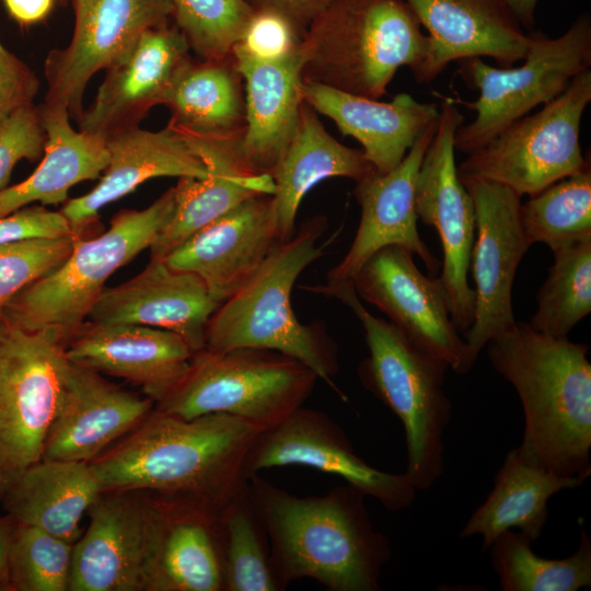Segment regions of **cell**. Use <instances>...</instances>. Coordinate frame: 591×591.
I'll return each mask as SVG.
<instances>
[{
    "mask_svg": "<svg viewBox=\"0 0 591 591\" xmlns=\"http://www.w3.org/2000/svg\"><path fill=\"white\" fill-rule=\"evenodd\" d=\"M16 525L9 514L0 517V588L4 581L9 549Z\"/></svg>",
    "mask_w": 591,
    "mask_h": 591,
    "instance_id": "obj_48",
    "label": "cell"
},
{
    "mask_svg": "<svg viewBox=\"0 0 591 591\" xmlns=\"http://www.w3.org/2000/svg\"><path fill=\"white\" fill-rule=\"evenodd\" d=\"M72 552L73 544L18 523L0 590L69 591Z\"/></svg>",
    "mask_w": 591,
    "mask_h": 591,
    "instance_id": "obj_39",
    "label": "cell"
},
{
    "mask_svg": "<svg viewBox=\"0 0 591 591\" xmlns=\"http://www.w3.org/2000/svg\"><path fill=\"white\" fill-rule=\"evenodd\" d=\"M520 218L530 245L551 250L591 237V169L567 176L521 204Z\"/></svg>",
    "mask_w": 591,
    "mask_h": 591,
    "instance_id": "obj_37",
    "label": "cell"
},
{
    "mask_svg": "<svg viewBox=\"0 0 591 591\" xmlns=\"http://www.w3.org/2000/svg\"><path fill=\"white\" fill-rule=\"evenodd\" d=\"M581 484L578 478L553 473L517 447L507 453L491 493L470 517L460 536L479 535L484 552L508 530H518L534 542L546 523L549 498Z\"/></svg>",
    "mask_w": 591,
    "mask_h": 591,
    "instance_id": "obj_33",
    "label": "cell"
},
{
    "mask_svg": "<svg viewBox=\"0 0 591 591\" xmlns=\"http://www.w3.org/2000/svg\"><path fill=\"white\" fill-rule=\"evenodd\" d=\"M281 243L270 195H256L200 229L163 260L197 275L220 303L236 293Z\"/></svg>",
    "mask_w": 591,
    "mask_h": 591,
    "instance_id": "obj_21",
    "label": "cell"
},
{
    "mask_svg": "<svg viewBox=\"0 0 591 591\" xmlns=\"http://www.w3.org/2000/svg\"><path fill=\"white\" fill-rule=\"evenodd\" d=\"M67 358L138 385L154 403L186 373L194 351L178 334L158 327L85 322L65 347Z\"/></svg>",
    "mask_w": 591,
    "mask_h": 591,
    "instance_id": "obj_25",
    "label": "cell"
},
{
    "mask_svg": "<svg viewBox=\"0 0 591 591\" xmlns=\"http://www.w3.org/2000/svg\"><path fill=\"white\" fill-rule=\"evenodd\" d=\"M46 132L39 108H20L0 125V190L8 187L13 169L21 160L42 158Z\"/></svg>",
    "mask_w": 591,
    "mask_h": 591,
    "instance_id": "obj_43",
    "label": "cell"
},
{
    "mask_svg": "<svg viewBox=\"0 0 591 591\" xmlns=\"http://www.w3.org/2000/svg\"><path fill=\"white\" fill-rule=\"evenodd\" d=\"M521 66L493 67L482 58L459 61L460 76L479 91L474 102H461L476 113L454 136V149L470 154L484 147L510 124L560 95L571 80L591 66V19L579 15L556 38L531 34Z\"/></svg>",
    "mask_w": 591,
    "mask_h": 591,
    "instance_id": "obj_9",
    "label": "cell"
},
{
    "mask_svg": "<svg viewBox=\"0 0 591 591\" xmlns=\"http://www.w3.org/2000/svg\"><path fill=\"white\" fill-rule=\"evenodd\" d=\"M429 46L404 0H333L304 32L301 76L380 100L401 67L417 74Z\"/></svg>",
    "mask_w": 591,
    "mask_h": 591,
    "instance_id": "obj_5",
    "label": "cell"
},
{
    "mask_svg": "<svg viewBox=\"0 0 591 591\" xmlns=\"http://www.w3.org/2000/svg\"><path fill=\"white\" fill-rule=\"evenodd\" d=\"M77 236L32 239L0 245V320L8 304L22 290L66 260Z\"/></svg>",
    "mask_w": 591,
    "mask_h": 591,
    "instance_id": "obj_41",
    "label": "cell"
},
{
    "mask_svg": "<svg viewBox=\"0 0 591 591\" xmlns=\"http://www.w3.org/2000/svg\"><path fill=\"white\" fill-rule=\"evenodd\" d=\"M162 105L169 125L195 136L230 137L245 127V91L234 56L193 59L179 71Z\"/></svg>",
    "mask_w": 591,
    "mask_h": 591,
    "instance_id": "obj_34",
    "label": "cell"
},
{
    "mask_svg": "<svg viewBox=\"0 0 591 591\" xmlns=\"http://www.w3.org/2000/svg\"><path fill=\"white\" fill-rule=\"evenodd\" d=\"M108 164L97 185L89 193L68 199L61 213L72 233L82 236L99 218V212L142 183L163 176L205 178L207 165L188 139L167 126L158 131L138 127L107 138Z\"/></svg>",
    "mask_w": 591,
    "mask_h": 591,
    "instance_id": "obj_24",
    "label": "cell"
},
{
    "mask_svg": "<svg viewBox=\"0 0 591 591\" xmlns=\"http://www.w3.org/2000/svg\"><path fill=\"white\" fill-rule=\"evenodd\" d=\"M437 120L421 131L397 166L385 174L372 172L356 182L354 194L361 216L354 241L340 263L328 271L326 282L306 289L331 297L338 289L352 286L355 276L369 258L391 245L406 248L417 255L431 274L437 271L439 263L417 229L415 204L418 170Z\"/></svg>",
    "mask_w": 591,
    "mask_h": 591,
    "instance_id": "obj_18",
    "label": "cell"
},
{
    "mask_svg": "<svg viewBox=\"0 0 591 591\" xmlns=\"http://www.w3.org/2000/svg\"><path fill=\"white\" fill-rule=\"evenodd\" d=\"M554 263L537 294V310L528 322L542 334L565 338L591 312V237L552 250Z\"/></svg>",
    "mask_w": 591,
    "mask_h": 591,
    "instance_id": "obj_36",
    "label": "cell"
},
{
    "mask_svg": "<svg viewBox=\"0 0 591 591\" xmlns=\"http://www.w3.org/2000/svg\"><path fill=\"white\" fill-rule=\"evenodd\" d=\"M327 229L324 217L306 220L293 236L277 244L257 271L209 320L205 348L228 351L262 348L290 356L332 387L338 371L336 344L321 324H302L291 306V291L300 274L320 258L326 244H318Z\"/></svg>",
    "mask_w": 591,
    "mask_h": 591,
    "instance_id": "obj_4",
    "label": "cell"
},
{
    "mask_svg": "<svg viewBox=\"0 0 591 591\" xmlns=\"http://www.w3.org/2000/svg\"><path fill=\"white\" fill-rule=\"evenodd\" d=\"M224 535L223 591H280L265 530L246 487L222 511Z\"/></svg>",
    "mask_w": 591,
    "mask_h": 591,
    "instance_id": "obj_38",
    "label": "cell"
},
{
    "mask_svg": "<svg viewBox=\"0 0 591 591\" xmlns=\"http://www.w3.org/2000/svg\"><path fill=\"white\" fill-rule=\"evenodd\" d=\"M427 32V58L414 76L434 80L452 61L491 57L499 67L523 60L532 43L505 0H404Z\"/></svg>",
    "mask_w": 591,
    "mask_h": 591,
    "instance_id": "obj_22",
    "label": "cell"
},
{
    "mask_svg": "<svg viewBox=\"0 0 591 591\" xmlns=\"http://www.w3.org/2000/svg\"><path fill=\"white\" fill-rule=\"evenodd\" d=\"M173 211L171 187L144 209L117 212L100 235L77 236L66 260L22 290L2 318L27 331H50L66 347L85 323L108 278L150 248Z\"/></svg>",
    "mask_w": 591,
    "mask_h": 591,
    "instance_id": "obj_7",
    "label": "cell"
},
{
    "mask_svg": "<svg viewBox=\"0 0 591 591\" xmlns=\"http://www.w3.org/2000/svg\"><path fill=\"white\" fill-rule=\"evenodd\" d=\"M485 347L494 369L520 397L524 413L520 452L557 475L583 483L591 474L589 346L517 321Z\"/></svg>",
    "mask_w": 591,
    "mask_h": 591,
    "instance_id": "obj_3",
    "label": "cell"
},
{
    "mask_svg": "<svg viewBox=\"0 0 591 591\" xmlns=\"http://www.w3.org/2000/svg\"><path fill=\"white\" fill-rule=\"evenodd\" d=\"M522 27L531 30L535 24L538 0H505Z\"/></svg>",
    "mask_w": 591,
    "mask_h": 591,
    "instance_id": "obj_49",
    "label": "cell"
},
{
    "mask_svg": "<svg viewBox=\"0 0 591 591\" xmlns=\"http://www.w3.org/2000/svg\"><path fill=\"white\" fill-rule=\"evenodd\" d=\"M372 172L362 149L337 141L303 101L294 134L271 175L275 190L270 197L280 242L293 236L299 206L317 183L335 176L357 182Z\"/></svg>",
    "mask_w": 591,
    "mask_h": 591,
    "instance_id": "obj_30",
    "label": "cell"
},
{
    "mask_svg": "<svg viewBox=\"0 0 591 591\" xmlns=\"http://www.w3.org/2000/svg\"><path fill=\"white\" fill-rule=\"evenodd\" d=\"M72 230L61 211L30 205L0 217V245L32 239L71 235Z\"/></svg>",
    "mask_w": 591,
    "mask_h": 591,
    "instance_id": "obj_44",
    "label": "cell"
},
{
    "mask_svg": "<svg viewBox=\"0 0 591 591\" xmlns=\"http://www.w3.org/2000/svg\"><path fill=\"white\" fill-rule=\"evenodd\" d=\"M317 380L305 364L275 350L204 348L155 409L186 419L225 414L266 431L303 406Z\"/></svg>",
    "mask_w": 591,
    "mask_h": 591,
    "instance_id": "obj_8",
    "label": "cell"
},
{
    "mask_svg": "<svg viewBox=\"0 0 591 591\" xmlns=\"http://www.w3.org/2000/svg\"><path fill=\"white\" fill-rule=\"evenodd\" d=\"M331 297L350 308L362 325L369 355L359 366L360 381L399 418L407 444L405 473L417 490H428L444 471L443 432L452 406L444 391L449 364L370 313L354 286Z\"/></svg>",
    "mask_w": 591,
    "mask_h": 591,
    "instance_id": "obj_6",
    "label": "cell"
},
{
    "mask_svg": "<svg viewBox=\"0 0 591 591\" xmlns=\"http://www.w3.org/2000/svg\"><path fill=\"white\" fill-rule=\"evenodd\" d=\"M253 9H270L277 11L289 20L304 35L310 23L321 13L333 0H245Z\"/></svg>",
    "mask_w": 591,
    "mask_h": 591,
    "instance_id": "obj_46",
    "label": "cell"
},
{
    "mask_svg": "<svg viewBox=\"0 0 591 591\" xmlns=\"http://www.w3.org/2000/svg\"><path fill=\"white\" fill-rule=\"evenodd\" d=\"M301 95L316 113L331 118L344 136L361 144L379 174L397 166L421 131L439 117L436 103H421L408 93L381 102L302 79Z\"/></svg>",
    "mask_w": 591,
    "mask_h": 591,
    "instance_id": "obj_27",
    "label": "cell"
},
{
    "mask_svg": "<svg viewBox=\"0 0 591 591\" xmlns=\"http://www.w3.org/2000/svg\"><path fill=\"white\" fill-rule=\"evenodd\" d=\"M464 116L452 99H444L433 137L424 154L416 179L418 219L439 234L443 263L440 279L451 317L460 333L474 321L475 292L468 283L471 255L476 234L475 206L457 175L454 136Z\"/></svg>",
    "mask_w": 591,
    "mask_h": 591,
    "instance_id": "obj_13",
    "label": "cell"
},
{
    "mask_svg": "<svg viewBox=\"0 0 591 591\" xmlns=\"http://www.w3.org/2000/svg\"><path fill=\"white\" fill-rule=\"evenodd\" d=\"M263 431L225 414L186 419L154 406L90 465L101 491L184 495L225 506L245 489V460Z\"/></svg>",
    "mask_w": 591,
    "mask_h": 591,
    "instance_id": "obj_2",
    "label": "cell"
},
{
    "mask_svg": "<svg viewBox=\"0 0 591 591\" xmlns=\"http://www.w3.org/2000/svg\"><path fill=\"white\" fill-rule=\"evenodd\" d=\"M73 544L69 591H151L163 499L140 490L101 491Z\"/></svg>",
    "mask_w": 591,
    "mask_h": 591,
    "instance_id": "obj_12",
    "label": "cell"
},
{
    "mask_svg": "<svg viewBox=\"0 0 591 591\" xmlns=\"http://www.w3.org/2000/svg\"><path fill=\"white\" fill-rule=\"evenodd\" d=\"M100 493L90 463L42 459L15 480L0 501L16 523L74 544L83 533L81 520Z\"/></svg>",
    "mask_w": 591,
    "mask_h": 591,
    "instance_id": "obj_32",
    "label": "cell"
},
{
    "mask_svg": "<svg viewBox=\"0 0 591 591\" xmlns=\"http://www.w3.org/2000/svg\"><path fill=\"white\" fill-rule=\"evenodd\" d=\"M38 108L46 132L42 160L27 178L0 190V217L34 202L65 204L72 186L101 177L108 164L105 139L76 130L65 107Z\"/></svg>",
    "mask_w": 591,
    "mask_h": 591,
    "instance_id": "obj_31",
    "label": "cell"
},
{
    "mask_svg": "<svg viewBox=\"0 0 591 591\" xmlns=\"http://www.w3.org/2000/svg\"><path fill=\"white\" fill-rule=\"evenodd\" d=\"M245 91L240 155L252 175H273L297 128L301 95V46L279 61L235 57Z\"/></svg>",
    "mask_w": 591,
    "mask_h": 591,
    "instance_id": "obj_29",
    "label": "cell"
},
{
    "mask_svg": "<svg viewBox=\"0 0 591 591\" xmlns=\"http://www.w3.org/2000/svg\"><path fill=\"white\" fill-rule=\"evenodd\" d=\"M154 406L150 397L68 359L43 459L90 463L138 427Z\"/></svg>",
    "mask_w": 591,
    "mask_h": 591,
    "instance_id": "obj_19",
    "label": "cell"
},
{
    "mask_svg": "<svg viewBox=\"0 0 591 591\" xmlns=\"http://www.w3.org/2000/svg\"><path fill=\"white\" fill-rule=\"evenodd\" d=\"M220 304L197 275L150 258L131 279L105 288L86 321L167 329L183 337L196 352L205 348L209 320Z\"/></svg>",
    "mask_w": 591,
    "mask_h": 591,
    "instance_id": "obj_23",
    "label": "cell"
},
{
    "mask_svg": "<svg viewBox=\"0 0 591 591\" xmlns=\"http://www.w3.org/2000/svg\"><path fill=\"white\" fill-rule=\"evenodd\" d=\"M10 15L20 23L31 24L43 20L54 0H3Z\"/></svg>",
    "mask_w": 591,
    "mask_h": 591,
    "instance_id": "obj_47",
    "label": "cell"
},
{
    "mask_svg": "<svg viewBox=\"0 0 591 591\" xmlns=\"http://www.w3.org/2000/svg\"><path fill=\"white\" fill-rule=\"evenodd\" d=\"M591 102V70L533 115L510 124L457 166L461 181L478 179L509 187L521 197L590 166L580 147V125Z\"/></svg>",
    "mask_w": 591,
    "mask_h": 591,
    "instance_id": "obj_10",
    "label": "cell"
},
{
    "mask_svg": "<svg viewBox=\"0 0 591 591\" xmlns=\"http://www.w3.org/2000/svg\"><path fill=\"white\" fill-rule=\"evenodd\" d=\"M39 90L35 73L0 43V125L22 107L33 105Z\"/></svg>",
    "mask_w": 591,
    "mask_h": 591,
    "instance_id": "obj_45",
    "label": "cell"
},
{
    "mask_svg": "<svg viewBox=\"0 0 591 591\" xmlns=\"http://www.w3.org/2000/svg\"><path fill=\"white\" fill-rule=\"evenodd\" d=\"M69 44L45 60L44 103L65 107L78 123L91 78L120 61L148 30L167 24L170 0H72Z\"/></svg>",
    "mask_w": 591,
    "mask_h": 591,
    "instance_id": "obj_15",
    "label": "cell"
},
{
    "mask_svg": "<svg viewBox=\"0 0 591 591\" xmlns=\"http://www.w3.org/2000/svg\"><path fill=\"white\" fill-rule=\"evenodd\" d=\"M291 465L336 475L390 511L408 508L417 491L405 472L372 467L333 419L303 406L258 436L246 456L244 474L247 479L263 470Z\"/></svg>",
    "mask_w": 591,
    "mask_h": 591,
    "instance_id": "obj_16",
    "label": "cell"
},
{
    "mask_svg": "<svg viewBox=\"0 0 591 591\" xmlns=\"http://www.w3.org/2000/svg\"><path fill=\"white\" fill-rule=\"evenodd\" d=\"M352 285L359 298L383 312L413 344L463 374L465 341L452 321L442 281L424 275L409 251L383 247L361 267Z\"/></svg>",
    "mask_w": 591,
    "mask_h": 591,
    "instance_id": "obj_17",
    "label": "cell"
},
{
    "mask_svg": "<svg viewBox=\"0 0 591 591\" xmlns=\"http://www.w3.org/2000/svg\"><path fill=\"white\" fill-rule=\"evenodd\" d=\"M246 490L282 590L300 579L329 591L380 590L392 549L372 524L364 494L346 484L321 496H298L259 474L247 478Z\"/></svg>",
    "mask_w": 591,
    "mask_h": 591,
    "instance_id": "obj_1",
    "label": "cell"
},
{
    "mask_svg": "<svg viewBox=\"0 0 591 591\" xmlns=\"http://www.w3.org/2000/svg\"><path fill=\"white\" fill-rule=\"evenodd\" d=\"M163 522L151 591H223L224 506L160 495Z\"/></svg>",
    "mask_w": 591,
    "mask_h": 591,
    "instance_id": "obj_28",
    "label": "cell"
},
{
    "mask_svg": "<svg viewBox=\"0 0 591 591\" xmlns=\"http://www.w3.org/2000/svg\"><path fill=\"white\" fill-rule=\"evenodd\" d=\"M67 363L55 333L0 320V500L43 459Z\"/></svg>",
    "mask_w": 591,
    "mask_h": 591,
    "instance_id": "obj_11",
    "label": "cell"
},
{
    "mask_svg": "<svg viewBox=\"0 0 591 591\" xmlns=\"http://www.w3.org/2000/svg\"><path fill=\"white\" fill-rule=\"evenodd\" d=\"M181 132L202 159L209 175L178 178L173 187V215L149 248L151 259H164L194 233L245 199L273 195L275 190L270 175H252L246 171L239 149L242 135L202 137Z\"/></svg>",
    "mask_w": 591,
    "mask_h": 591,
    "instance_id": "obj_26",
    "label": "cell"
},
{
    "mask_svg": "<svg viewBox=\"0 0 591 591\" xmlns=\"http://www.w3.org/2000/svg\"><path fill=\"white\" fill-rule=\"evenodd\" d=\"M192 60L190 47L169 24L144 32L132 49L106 70L93 103L83 109L79 129L107 139L138 127L162 104L179 71Z\"/></svg>",
    "mask_w": 591,
    "mask_h": 591,
    "instance_id": "obj_20",
    "label": "cell"
},
{
    "mask_svg": "<svg viewBox=\"0 0 591 591\" xmlns=\"http://www.w3.org/2000/svg\"><path fill=\"white\" fill-rule=\"evenodd\" d=\"M578 549L564 559L537 556L533 543L517 530L501 533L490 558L503 591H578L591 587V541L583 528Z\"/></svg>",
    "mask_w": 591,
    "mask_h": 591,
    "instance_id": "obj_35",
    "label": "cell"
},
{
    "mask_svg": "<svg viewBox=\"0 0 591 591\" xmlns=\"http://www.w3.org/2000/svg\"><path fill=\"white\" fill-rule=\"evenodd\" d=\"M170 1L174 25L199 59L230 56L253 13L245 0Z\"/></svg>",
    "mask_w": 591,
    "mask_h": 591,
    "instance_id": "obj_40",
    "label": "cell"
},
{
    "mask_svg": "<svg viewBox=\"0 0 591 591\" xmlns=\"http://www.w3.org/2000/svg\"><path fill=\"white\" fill-rule=\"evenodd\" d=\"M471 194L476 234L470 269L474 278V321L465 332L463 374L486 344L511 327L512 285L517 268L531 246L520 218L521 196L507 186L478 179L462 181Z\"/></svg>",
    "mask_w": 591,
    "mask_h": 591,
    "instance_id": "obj_14",
    "label": "cell"
},
{
    "mask_svg": "<svg viewBox=\"0 0 591 591\" xmlns=\"http://www.w3.org/2000/svg\"><path fill=\"white\" fill-rule=\"evenodd\" d=\"M302 38L303 34L283 14L257 9L253 10L232 55L256 61H279L298 51Z\"/></svg>",
    "mask_w": 591,
    "mask_h": 591,
    "instance_id": "obj_42",
    "label": "cell"
}]
</instances>
